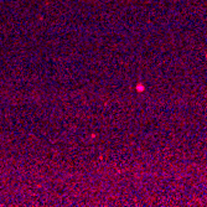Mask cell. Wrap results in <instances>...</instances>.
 Segmentation results:
<instances>
[]
</instances>
